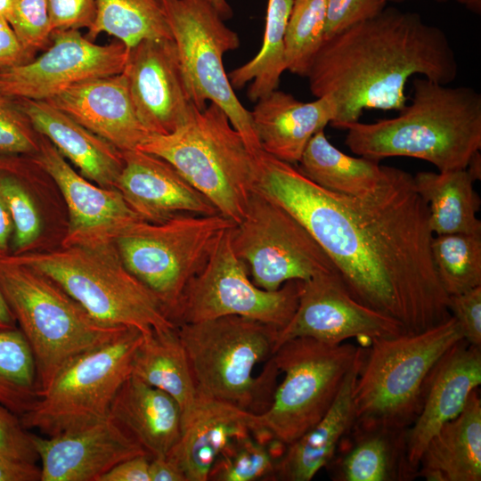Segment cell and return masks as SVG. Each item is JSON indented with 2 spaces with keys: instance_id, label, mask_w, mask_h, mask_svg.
Masks as SVG:
<instances>
[{
  "instance_id": "cell-27",
  "label": "cell",
  "mask_w": 481,
  "mask_h": 481,
  "mask_svg": "<svg viewBox=\"0 0 481 481\" xmlns=\"http://www.w3.org/2000/svg\"><path fill=\"white\" fill-rule=\"evenodd\" d=\"M408 428L354 422L345 436L346 450L337 451L326 466L334 481H408L417 477L407 452Z\"/></svg>"
},
{
  "instance_id": "cell-53",
  "label": "cell",
  "mask_w": 481,
  "mask_h": 481,
  "mask_svg": "<svg viewBox=\"0 0 481 481\" xmlns=\"http://www.w3.org/2000/svg\"><path fill=\"white\" fill-rule=\"evenodd\" d=\"M388 2H402L406 0H387ZM437 1H448V0H437ZM454 1L464 7H466L470 12H473L477 14L481 12V0H451Z\"/></svg>"
},
{
  "instance_id": "cell-4",
  "label": "cell",
  "mask_w": 481,
  "mask_h": 481,
  "mask_svg": "<svg viewBox=\"0 0 481 481\" xmlns=\"http://www.w3.org/2000/svg\"><path fill=\"white\" fill-rule=\"evenodd\" d=\"M198 395L259 414L281 373L271 358L279 328L228 315L176 326Z\"/></svg>"
},
{
  "instance_id": "cell-1",
  "label": "cell",
  "mask_w": 481,
  "mask_h": 481,
  "mask_svg": "<svg viewBox=\"0 0 481 481\" xmlns=\"http://www.w3.org/2000/svg\"><path fill=\"white\" fill-rule=\"evenodd\" d=\"M257 161L256 189L306 228L354 298L400 322L405 333L452 316L431 256L428 207L413 175L382 166L378 187L354 197L321 187L263 151Z\"/></svg>"
},
{
  "instance_id": "cell-48",
  "label": "cell",
  "mask_w": 481,
  "mask_h": 481,
  "mask_svg": "<svg viewBox=\"0 0 481 481\" xmlns=\"http://www.w3.org/2000/svg\"><path fill=\"white\" fill-rule=\"evenodd\" d=\"M41 469L36 462L0 455V481H40Z\"/></svg>"
},
{
  "instance_id": "cell-25",
  "label": "cell",
  "mask_w": 481,
  "mask_h": 481,
  "mask_svg": "<svg viewBox=\"0 0 481 481\" xmlns=\"http://www.w3.org/2000/svg\"><path fill=\"white\" fill-rule=\"evenodd\" d=\"M14 100L36 131L48 139L84 177L99 186L115 188L123 167L119 150L45 101Z\"/></svg>"
},
{
  "instance_id": "cell-43",
  "label": "cell",
  "mask_w": 481,
  "mask_h": 481,
  "mask_svg": "<svg viewBox=\"0 0 481 481\" xmlns=\"http://www.w3.org/2000/svg\"><path fill=\"white\" fill-rule=\"evenodd\" d=\"M0 455L13 460L37 462V452L30 433L18 415L0 404Z\"/></svg>"
},
{
  "instance_id": "cell-32",
  "label": "cell",
  "mask_w": 481,
  "mask_h": 481,
  "mask_svg": "<svg viewBox=\"0 0 481 481\" xmlns=\"http://www.w3.org/2000/svg\"><path fill=\"white\" fill-rule=\"evenodd\" d=\"M298 163V168L321 187L354 197L373 192L383 175L379 161L346 155L330 143L323 130L310 139Z\"/></svg>"
},
{
  "instance_id": "cell-52",
  "label": "cell",
  "mask_w": 481,
  "mask_h": 481,
  "mask_svg": "<svg viewBox=\"0 0 481 481\" xmlns=\"http://www.w3.org/2000/svg\"><path fill=\"white\" fill-rule=\"evenodd\" d=\"M224 19H230L232 16V10L226 0H208Z\"/></svg>"
},
{
  "instance_id": "cell-45",
  "label": "cell",
  "mask_w": 481,
  "mask_h": 481,
  "mask_svg": "<svg viewBox=\"0 0 481 481\" xmlns=\"http://www.w3.org/2000/svg\"><path fill=\"white\" fill-rule=\"evenodd\" d=\"M53 32L89 29L95 20L94 0H48Z\"/></svg>"
},
{
  "instance_id": "cell-28",
  "label": "cell",
  "mask_w": 481,
  "mask_h": 481,
  "mask_svg": "<svg viewBox=\"0 0 481 481\" xmlns=\"http://www.w3.org/2000/svg\"><path fill=\"white\" fill-rule=\"evenodd\" d=\"M366 348L359 355L326 414L311 429L286 445L275 463V480L309 481L330 462L355 421L354 388Z\"/></svg>"
},
{
  "instance_id": "cell-30",
  "label": "cell",
  "mask_w": 481,
  "mask_h": 481,
  "mask_svg": "<svg viewBox=\"0 0 481 481\" xmlns=\"http://www.w3.org/2000/svg\"><path fill=\"white\" fill-rule=\"evenodd\" d=\"M131 375L174 398L182 423L193 410L198 392L176 327L143 334L133 356Z\"/></svg>"
},
{
  "instance_id": "cell-20",
  "label": "cell",
  "mask_w": 481,
  "mask_h": 481,
  "mask_svg": "<svg viewBox=\"0 0 481 481\" xmlns=\"http://www.w3.org/2000/svg\"><path fill=\"white\" fill-rule=\"evenodd\" d=\"M115 188L144 221L160 223L180 214L219 213L169 162L139 149L121 151Z\"/></svg>"
},
{
  "instance_id": "cell-14",
  "label": "cell",
  "mask_w": 481,
  "mask_h": 481,
  "mask_svg": "<svg viewBox=\"0 0 481 481\" xmlns=\"http://www.w3.org/2000/svg\"><path fill=\"white\" fill-rule=\"evenodd\" d=\"M230 237L232 249L247 265L252 281L265 290H277L288 281H305L337 272L306 228L257 189L244 218L231 229Z\"/></svg>"
},
{
  "instance_id": "cell-49",
  "label": "cell",
  "mask_w": 481,
  "mask_h": 481,
  "mask_svg": "<svg viewBox=\"0 0 481 481\" xmlns=\"http://www.w3.org/2000/svg\"><path fill=\"white\" fill-rule=\"evenodd\" d=\"M149 476L150 481H186L180 468L167 455L150 460Z\"/></svg>"
},
{
  "instance_id": "cell-51",
  "label": "cell",
  "mask_w": 481,
  "mask_h": 481,
  "mask_svg": "<svg viewBox=\"0 0 481 481\" xmlns=\"http://www.w3.org/2000/svg\"><path fill=\"white\" fill-rule=\"evenodd\" d=\"M17 328V322L0 289V330Z\"/></svg>"
},
{
  "instance_id": "cell-22",
  "label": "cell",
  "mask_w": 481,
  "mask_h": 481,
  "mask_svg": "<svg viewBox=\"0 0 481 481\" xmlns=\"http://www.w3.org/2000/svg\"><path fill=\"white\" fill-rule=\"evenodd\" d=\"M480 384L481 347L462 338L433 368L420 412L407 430L408 460L416 472L430 437L462 411Z\"/></svg>"
},
{
  "instance_id": "cell-39",
  "label": "cell",
  "mask_w": 481,
  "mask_h": 481,
  "mask_svg": "<svg viewBox=\"0 0 481 481\" xmlns=\"http://www.w3.org/2000/svg\"><path fill=\"white\" fill-rule=\"evenodd\" d=\"M0 195L10 212L12 254L28 251L41 233L38 209L20 175L0 160Z\"/></svg>"
},
{
  "instance_id": "cell-3",
  "label": "cell",
  "mask_w": 481,
  "mask_h": 481,
  "mask_svg": "<svg viewBox=\"0 0 481 481\" xmlns=\"http://www.w3.org/2000/svg\"><path fill=\"white\" fill-rule=\"evenodd\" d=\"M412 100L399 115L346 126V144L361 157H411L439 172L466 168L481 148V94L425 77L412 83Z\"/></svg>"
},
{
  "instance_id": "cell-5",
  "label": "cell",
  "mask_w": 481,
  "mask_h": 481,
  "mask_svg": "<svg viewBox=\"0 0 481 481\" xmlns=\"http://www.w3.org/2000/svg\"><path fill=\"white\" fill-rule=\"evenodd\" d=\"M0 289L32 351L38 396L83 354L126 327L104 324L45 274L0 254Z\"/></svg>"
},
{
  "instance_id": "cell-40",
  "label": "cell",
  "mask_w": 481,
  "mask_h": 481,
  "mask_svg": "<svg viewBox=\"0 0 481 481\" xmlns=\"http://www.w3.org/2000/svg\"><path fill=\"white\" fill-rule=\"evenodd\" d=\"M24 48L35 53L52 42L48 0H12L6 16Z\"/></svg>"
},
{
  "instance_id": "cell-44",
  "label": "cell",
  "mask_w": 481,
  "mask_h": 481,
  "mask_svg": "<svg viewBox=\"0 0 481 481\" xmlns=\"http://www.w3.org/2000/svg\"><path fill=\"white\" fill-rule=\"evenodd\" d=\"M449 310L457 321L463 338L481 347V286L449 296Z\"/></svg>"
},
{
  "instance_id": "cell-50",
  "label": "cell",
  "mask_w": 481,
  "mask_h": 481,
  "mask_svg": "<svg viewBox=\"0 0 481 481\" xmlns=\"http://www.w3.org/2000/svg\"><path fill=\"white\" fill-rule=\"evenodd\" d=\"M12 232V220L6 204L0 195V254L8 253Z\"/></svg>"
},
{
  "instance_id": "cell-17",
  "label": "cell",
  "mask_w": 481,
  "mask_h": 481,
  "mask_svg": "<svg viewBox=\"0 0 481 481\" xmlns=\"http://www.w3.org/2000/svg\"><path fill=\"white\" fill-rule=\"evenodd\" d=\"M33 162L60 189L69 210V224L61 247L114 243L129 225L141 218L116 188L93 183L68 163L52 143L40 135Z\"/></svg>"
},
{
  "instance_id": "cell-34",
  "label": "cell",
  "mask_w": 481,
  "mask_h": 481,
  "mask_svg": "<svg viewBox=\"0 0 481 481\" xmlns=\"http://www.w3.org/2000/svg\"><path fill=\"white\" fill-rule=\"evenodd\" d=\"M95 20L85 35L112 36L128 49L144 39L173 38L163 0H94Z\"/></svg>"
},
{
  "instance_id": "cell-13",
  "label": "cell",
  "mask_w": 481,
  "mask_h": 481,
  "mask_svg": "<svg viewBox=\"0 0 481 481\" xmlns=\"http://www.w3.org/2000/svg\"><path fill=\"white\" fill-rule=\"evenodd\" d=\"M231 229L187 284L169 319L178 326L237 315L283 328L297 309L303 281H288L273 291L255 285L232 249Z\"/></svg>"
},
{
  "instance_id": "cell-54",
  "label": "cell",
  "mask_w": 481,
  "mask_h": 481,
  "mask_svg": "<svg viewBox=\"0 0 481 481\" xmlns=\"http://www.w3.org/2000/svg\"><path fill=\"white\" fill-rule=\"evenodd\" d=\"M12 0H0V15L6 18Z\"/></svg>"
},
{
  "instance_id": "cell-6",
  "label": "cell",
  "mask_w": 481,
  "mask_h": 481,
  "mask_svg": "<svg viewBox=\"0 0 481 481\" xmlns=\"http://www.w3.org/2000/svg\"><path fill=\"white\" fill-rule=\"evenodd\" d=\"M138 149L169 162L235 224L244 218L257 183V155L216 104L195 108L179 128L151 134Z\"/></svg>"
},
{
  "instance_id": "cell-33",
  "label": "cell",
  "mask_w": 481,
  "mask_h": 481,
  "mask_svg": "<svg viewBox=\"0 0 481 481\" xmlns=\"http://www.w3.org/2000/svg\"><path fill=\"white\" fill-rule=\"evenodd\" d=\"M292 4L293 0H268L260 50L253 59L227 74L233 89L252 81L247 92L252 102L277 89L286 70L284 37Z\"/></svg>"
},
{
  "instance_id": "cell-23",
  "label": "cell",
  "mask_w": 481,
  "mask_h": 481,
  "mask_svg": "<svg viewBox=\"0 0 481 481\" xmlns=\"http://www.w3.org/2000/svg\"><path fill=\"white\" fill-rule=\"evenodd\" d=\"M336 113L330 95L303 102L278 89L257 100L250 111L262 151L293 165L300 160L310 139L330 124Z\"/></svg>"
},
{
  "instance_id": "cell-15",
  "label": "cell",
  "mask_w": 481,
  "mask_h": 481,
  "mask_svg": "<svg viewBox=\"0 0 481 481\" xmlns=\"http://www.w3.org/2000/svg\"><path fill=\"white\" fill-rule=\"evenodd\" d=\"M129 49L120 41L98 45L79 29L55 30L46 51L19 66L0 69V94L45 101L86 80L121 73Z\"/></svg>"
},
{
  "instance_id": "cell-21",
  "label": "cell",
  "mask_w": 481,
  "mask_h": 481,
  "mask_svg": "<svg viewBox=\"0 0 481 481\" xmlns=\"http://www.w3.org/2000/svg\"><path fill=\"white\" fill-rule=\"evenodd\" d=\"M45 102L120 151L138 149L151 135L135 112L124 71L76 84Z\"/></svg>"
},
{
  "instance_id": "cell-46",
  "label": "cell",
  "mask_w": 481,
  "mask_h": 481,
  "mask_svg": "<svg viewBox=\"0 0 481 481\" xmlns=\"http://www.w3.org/2000/svg\"><path fill=\"white\" fill-rule=\"evenodd\" d=\"M34 58L21 45L6 18L0 15V69L22 65Z\"/></svg>"
},
{
  "instance_id": "cell-26",
  "label": "cell",
  "mask_w": 481,
  "mask_h": 481,
  "mask_svg": "<svg viewBox=\"0 0 481 481\" xmlns=\"http://www.w3.org/2000/svg\"><path fill=\"white\" fill-rule=\"evenodd\" d=\"M147 453L166 456L182 432L178 404L166 392L130 375L120 386L109 416Z\"/></svg>"
},
{
  "instance_id": "cell-24",
  "label": "cell",
  "mask_w": 481,
  "mask_h": 481,
  "mask_svg": "<svg viewBox=\"0 0 481 481\" xmlns=\"http://www.w3.org/2000/svg\"><path fill=\"white\" fill-rule=\"evenodd\" d=\"M255 414L233 404L198 395L182 423L179 440L167 454L186 481H208L216 459L236 436L253 433Z\"/></svg>"
},
{
  "instance_id": "cell-19",
  "label": "cell",
  "mask_w": 481,
  "mask_h": 481,
  "mask_svg": "<svg viewBox=\"0 0 481 481\" xmlns=\"http://www.w3.org/2000/svg\"><path fill=\"white\" fill-rule=\"evenodd\" d=\"M33 443L41 462L40 481H98L118 463L147 455L109 417L53 436L33 434Z\"/></svg>"
},
{
  "instance_id": "cell-10",
  "label": "cell",
  "mask_w": 481,
  "mask_h": 481,
  "mask_svg": "<svg viewBox=\"0 0 481 481\" xmlns=\"http://www.w3.org/2000/svg\"><path fill=\"white\" fill-rule=\"evenodd\" d=\"M234 225L220 213L180 214L160 223L140 219L114 245L125 266L154 293L169 317L187 284Z\"/></svg>"
},
{
  "instance_id": "cell-29",
  "label": "cell",
  "mask_w": 481,
  "mask_h": 481,
  "mask_svg": "<svg viewBox=\"0 0 481 481\" xmlns=\"http://www.w3.org/2000/svg\"><path fill=\"white\" fill-rule=\"evenodd\" d=\"M417 477L427 481L481 480V400L474 389L462 411L428 440Z\"/></svg>"
},
{
  "instance_id": "cell-7",
  "label": "cell",
  "mask_w": 481,
  "mask_h": 481,
  "mask_svg": "<svg viewBox=\"0 0 481 481\" xmlns=\"http://www.w3.org/2000/svg\"><path fill=\"white\" fill-rule=\"evenodd\" d=\"M7 254L53 281L104 324L143 334L176 327L154 293L125 266L114 243Z\"/></svg>"
},
{
  "instance_id": "cell-41",
  "label": "cell",
  "mask_w": 481,
  "mask_h": 481,
  "mask_svg": "<svg viewBox=\"0 0 481 481\" xmlns=\"http://www.w3.org/2000/svg\"><path fill=\"white\" fill-rule=\"evenodd\" d=\"M39 142L40 134L15 100L0 94V156H32Z\"/></svg>"
},
{
  "instance_id": "cell-18",
  "label": "cell",
  "mask_w": 481,
  "mask_h": 481,
  "mask_svg": "<svg viewBox=\"0 0 481 481\" xmlns=\"http://www.w3.org/2000/svg\"><path fill=\"white\" fill-rule=\"evenodd\" d=\"M123 71L135 112L151 135L170 134L190 118L196 107L173 38L139 42L129 49Z\"/></svg>"
},
{
  "instance_id": "cell-37",
  "label": "cell",
  "mask_w": 481,
  "mask_h": 481,
  "mask_svg": "<svg viewBox=\"0 0 481 481\" xmlns=\"http://www.w3.org/2000/svg\"><path fill=\"white\" fill-rule=\"evenodd\" d=\"M327 0H293L284 37L286 70L306 77L323 41Z\"/></svg>"
},
{
  "instance_id": "cell-31",
  "label": "cell",
  "mask_w": 481,
  "mask_h": 481,
  "mask_svg": "<svg viewBox=\"0 0 481 481\" xmlns=\"http://www.w3.org/2000/svg\"><path fill=\"white\" fill-rule=\"evenodd\" d=\"M414 183L428 207V222L434 235L481 234L477 213L480 199L474 189L477 181L467 169L419 172Z\"/></svg>"
},
{
  "instance_id": "cell-16",
  "label": "cell",
  "mask_w": 481,
  "mask_h": 481,
  "mask_svg": "<svg viewBox=\"0 0 481 481\" xmlns=\"http://www.w3.org/2000/svg\"><path fill=\"white\" fill-rule=\"evenodd\" d=\"M405 333L397 320L356 300L337 272L303 281L297 309L279 330L274 351L295 338L339 344L352 338H389Z\"/></svg>"
},
{
  "instance_id": "cell-36",
  "label": "cell",
  "mask_w": 481,
  "mask_h": 481,
  "mask_svg": "<svg viewBox=\"0 0 481 481\" xmlns=\"http://www.w3.org/2000/svg\"><path fill=\"white\" fill-rule=\"evenodd\" d=\"M431 256L448 296L481 286V234L434 235Z\"/></svg>"
},
{
  "instance_id": "cell-38",
  "label": "cell",
  "mask_w": 481,
  "mask_h": 481,
  "mask_svg": "<svg viewBox=\"0 0 481 481\" xmlns=\"http://www.w3.org/2000/svg\"><path fill=\"white\" fill-rule=\"evenodd\" d=\"M273 448L248 433L232 439L208 474L212 481H275Z\"/></svg>"
},
{
  "instance_id": "cell-42",
  "label": "cell",
  "mask_w": 481,
  "mask_h": 481,
  "mask_svg": "<svg viewBox=\"0 0 481 481\" xmlns=\"http://www.w3.org/2000/svg\"><path fill=\"white\" fill-rule=\"evenodd\" d=\"M387 0H327L324 40L374 18L387 7Z\"/></svg>"
},
{
  "instance_id": "cell-9",
  "label": "cell",
  "mask_w": 481,
  "mask_h": 481,
  "mask_svg": "<svg viewBox=\"0 0 481 481\" xmlns=\"http://www.w3.org/2000/svg\"><path fill=\"white\" fill-rule=\"evenodd\" d=\"M360 350L348 342L312 338L282 343L271 358L283 379L268 408L255 414L253 435L284 446L302 436L331 407Z\"/></svg>"
},
{
  "instance_id": "cell-11",
  "label": "cell",
  "mask_w": 481,
  "mask_h": 481,
  "mask_svg": "<svg viewBox=\"0 0 481 481\" xmlns=\"http://www.w3.org/2000/svg\"><path fill=\"white\" fill-rule=\"evenodd\" d=\"M143 337L140 330L128 328L75 359L20 417L23 426L53 436L106 420L118 388L131 375L133 356Z\"/></svg>"
},
{
  "instance_id": "cell-2",
  "label": "cell",
  "mask_w": 481,
  "mask_h": 481,
  "mask_svg": "<svg viewBox=\"0 0 481 481\" xmlns=\"http://www.w3.org/2000/svg\"><path fill=\"white\" fill-rule=\"evenodd\" d=\"M458 61L445 33L415 12L386 7L366 21L325 39L306 75L316 98L330 95L333 127L345 129L367 109L400 111L405 86L420 75L449 85Z\"/></svg>"
},
{
  "instance_id": "cell-8",
  "label": "cell",
  "mask_w": 481,
  "mask_h": 481,
  "mask_svg": "<svg viewBox=\"0 0 481 481\" xmlns=\"http://www.w3.org/2000/svg\"><path fill=\"white\" fill-rule=\"evenodd\" d=\"M462 338L451 316L418 333L371 339L354 388V422L409 428L420 412L433 368Z\"/></svg>"
},
{
  "instance_id": "cell-47",
  "label": "cell",
  "mask_w": 481,
  "mask_h": 481,
  "mask_svg": "<svg viewBox=\"0 0 481 481\" xmlns=\"http://www.w3.org/2000/svg\"><path fill=\"white\" fill-rule=\"evenodd\" d=\"M147 455L126 459L104 473L98 481H150Z\"/></svg>"
},
{
  "instance_id": "cell-35",
  "label": "cell",
  "mask_w": 481,
  "mask_h": 481,
  "mask_svg": "<svg viewBox=\"0 0 481 481\" xmlns=\"http://www.w3.org/2000/svg\"><path fill=\"white\" fill-rule=\"evenodd\" d=\"M37 369L21 330H0V404L20 417L38 400Z\"/></svg>"
},
{
  "instance_id": "cell-12",
  "label": "cell",
  "mask_w": 481,
  "mask_h": 481,
  "mask_svg": "<svg viewBox=\"0 0 481 481\" xmlns=\"http://www.w3.org/2000/svg\"><path fill=\"white\" fill-rule=\"evenodd\" d=\"M163 4L194 106L202 110L209 102L220 107L257 155L262 149L250 111L237 98L223 64L224 54L240 46L238 35L208 0H163Z\"/></svg>"
}]
</instances>
